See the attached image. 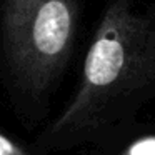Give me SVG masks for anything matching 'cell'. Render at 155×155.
<instances>
[{
  "instance_id": "cell-1",
  "label": "cell",
  "mask_w": 155,
  "mask_h": 155,
  "mask_svg": "<svg viewBox=\"0 0 155 155\" xmlns=\"http://www.w3.org/2000/svg\"><path fill=\"white\" fill-rule=\"evenodd\" d=\"M155 82V22L130 0H110L98 24L78 88L50 134L90 130L118 104Z\"/></svg>"
},
{
  "instance_id": "cell-2",
  "label": "cell",
  "mask_w": 155,
  "mask_h": 155,
  "mask_svg": "<svg viewBox=\"0 0 155 155\" xmlns=\"http://www.w3.org/2000/svg\"><path fill=\"white\" fill-rule=\"evenodd\" d=\"M77 32L75 0H5L2 40L15 85L45 94L64 70Z\"/></svg>"
},
{
  "instance_id": "cell-4",
  "label": "cell",
  "mask_w": 155,
  "mask_h": 155,
  "mask_svg": "<svg viewBox=\"0 0 155 155\" xmlns=\"http://www.w3.org/2000/svg\"><path fill=\"white\" fill-rule=\"evenodd\" d=\"M0 155H34L30 150L24 147L22 143L15 142L14 138L7 137L0 132Z\"/></svg>"
},
{
  "instance_id": "cell-3",
  "label": "cell",
  "mask_w": 155,
  "mask_h": 155,
  "mask_svg": "<svg viewBox=\"0 0 155 155\" xmlns=\"http://www.w3.org/2000/svg\"><path fill=\"white\" fill-rule=\"evenodd\" d=\"M120 155H155V135H147L132 142Z\"/></svg>"
}]
</instances>
